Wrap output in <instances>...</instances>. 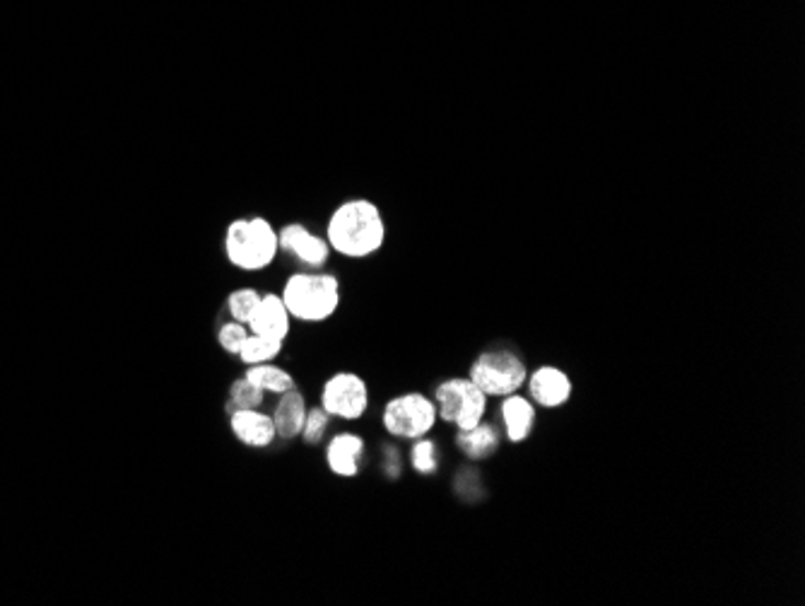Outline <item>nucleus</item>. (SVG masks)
Segmentation results:
<instances>
[{
  "mask_svg": "<svg viewBox=\"0 0 805 606\" xmlns=\"http://www.w3.org/2000/svg\"><path fill=\"white\" fill-rule=\"evenodd\" d=\"M247 380H251L255 387H261L265 394H283L287 389H295L297 382L285 368H280L275 362H261V365H251V368L244 370Z\"/></svg>",
  "mask_w": 805,
  "mask_h": 606,
  "instance_id": "15",
  "label": "nucleus"
},
{
  "mask_svg": "<svg viewBox=\"0 0 805 606\" xmlns=\"http://www.w3.org/2000/svg\"><path fill=\"white\" fill-rule=\"evenodd\" d=\"M229 431L241 445L253 450L271 447L278 440L273 415L263 413L261 409H232V413H229Z\"/></svg>",
  "mask_w": 805,
  "mask_h": 606,
  "instance_id": "9",
  "label": "nucleus"
},
{
  "mask_svg": "<svg viewBox=\"0 0 805 606\" xmlns=\"http://www.w3.org/2000/svg\"><path fill=\"white\" fill-rule=\"evenodd\" d=\"M456 445L461 447L470 459H482L490 457V454L500 445V437H497V431L492 425L478 423L470 431H458L456 435Z\"/></svg>",
  "mask_w": 805,
  "mask_h": 606,
  "instance_id": "16",
  "label": "nucleus"
},
{
  "mask_svg": "<svg viewBox=\"0 0 805 606\" xmlns=\"http://www.w3.org/2000/svg\"><path fill=\"white\" fill-rule=\"evenodd\" d=\"M529 380V391L533 401L543 409H559L572 399L574 385L565 370L555 368V365H541L539 370H533Z\"/></svg>",
  "mask_w": 805,
  "mask_h": 606,
  "instance_id": "10",
  "label": "nucleus"
},
{
  "mask_svg": "<svg viewBox=\"0 0 805 606\" xmlns=\"http://www.w3.org/2000/svg\"><path fill=\"white\" fill-rule=\"evenodd\" d=\"M247 336H249V326L247 324L229 320V322L220 324V329H217V344H220V348L225 353H229V356H237L241 344L247 340Z\"/></svg>",
  "mask_w": 805,
  "mask_h": 606,
  "instance_id": "21",
  "label": "nucleus"
},
{
  "mask_svg": "<svg viewBox=\"0 0 805 606\" xmlns=\"http://www.w3.org/2000/svg\"><path fill=\"white\" fill-rule=\"evenodd\" d=\"M365 454V440L355 433H338L326 445V464L330 474L340 478H355L360 474V462Z\"/></svg>",
  "mask_w": 805,
  "mask_h": 606,
  "instance_id": "12",
  "label": "nucleus"
},
{
  "mask_svg": "<svg viewBox=\"0 0 805 606\" xmlns=\"http://www.w3.org/2000/svg\"><path fill=\"white\" fill-rule=\"evenodd\" d=\"M415 447H413V466L417 474H432L437 472V447H434V442L427 440V437H420V440H413Z\"/></svg>",
  "mask_w": 805,
  "mask_h": 606,
  "instance_id": "22",
  "label": "nucleus"
},
{
  "mask_svg": "<svg viewBox=\"0 0 805 606\" xmlns=\"http://www.w3.org/2000/svg\"><path fill=\"white\" fill-rule=\"evenodd\" d=\"M306 399L302 391L295 387V389H287L280 394L275 409H273V423H275V433L280 440H292V437H300L302 433V425H304V419H306Z\"/></svg>",
  "mask_w": 805,
  "mask_h": 606,
  "instance_id": "13",
  "label": "nucleus"
},
{
  "mask_svg": "<svg viewBox=\"0 0 805 606\" xmlns=\"http://www.w3.org/2000/svg\"><path fill=\"white\" fill-rule=\"evenodd\" d=\"M437 421V403L425 397L423 391H407V394L393 397L381 411V423L387 433L401 440L427 437Z\"/></svg>",
  "mask_w": 805,
  "mask_h": 606,
  "instance_id": "5",
  "label": "nucleus"
},
{
  "mask_svg": "<svg viewBox=\"0 0 805 606\" xmlns=\"http://www.w3.org/2000/svg\"><path fill=\"white\" fill-rule=\"evenodd\" d=\"M468 377L488 397H509L526 382V365L511 350H485L470 365Z\"/></svg>",
  "mask_w": 805,
  "mask_h": 606,
  "instance_id": "6",
  "label": "nucleus"
},
{
  "mask_svg": "<svg viewBox=\"0 0 805 606\" xmlns=\"http://www.w3.org/2000/svg\"><path fill=\"white\" fill-rule=\"evenodd\" d=\"M328 425H330V415L322 403H318V407L306 409V419H304L300 437L306 442V445H318V442L324 440Z\"/></svg>",
  "mask_w": 805,
  "mask_h": 606,
  "instance_id": "20",
  "label": "nucleus"
},
{
  "mask_svg": "<svg viewBox=\"0 0 805 606\" xmlns=\"http://www.w3.org/2000/svg\"><path fill=\"white\" fill-rule=\"evenodd\" d=\"M439 421L456 425L458 431H470L482 423L488 411V394L470 377H452L434 391Z\"/></svg>",
  "mask_w": 805,
  "mask_h": 606,
  "instance_id": "4",
  "label": "nucleus"
},
{
  "mask_svg": "<svg viewBox=\"0 0 805 606\" xmlns=\"http://www.w3.org/2000/svg\"><path fill=\"white\" fill-rule=\"evenodd\" d=\"M283 353V340L268 338V336H259L251 334L247 336L244 344H241L237 358L251 368V365H261V362H275V358Z\"/></svg>",
  "mask_w": 805,
  "mask_h": 606,
  "instance_id": "17",
  "label": "nucleus"
},
{
  "mask_svg": "<svg viewBox=\"0 0 805 606\" xmlns=\"http://www.w3.org/2000/svg\"><path fill=\"white\" fill-rule=\"evenodd\" d=\"M278 245H280V251H285V255H292L297 261H302L306 269L312 271H318L324 269L330 255L328 242L326 237L316 235L314 230H309V227L302 225V223H290L285 227H280L278 230Z\"/></svg>",
  "mask_w": 805,
  "mask_h": 606,
  "instance_id": "8",
  "label": "nucleus"
},
{
  "mask_svg": "<svg viewBox=\"0 0 805 606\" xmlns=\"http://www.w3.org/2000/svg\"><path fill=\"white\" fill-rule=\"evenodd\" d=\"M290 324H292V317H290V312L285 307L283 297H280V293H263L247 326L251 334L283 340L285 344V338L290 336Z\"/></svg>",
  "mask_w": 805,
  "mask_h": 606,
  "instance_id": "11",
  "label": "nucleus"
},
{
  "mask_svg": "<svg viewBox=\"0 0 805 606\" xmlns=\"http://www.w3.org/2000/svg\"><path fill=\"white\" fill-rule=\"evenodd\" d=\"M387 218L369 198H348L330 213L326 242L345 259H369L387 245Z\"/></svg>",
  "mask_w": 805,
  "mask_h": 606,
  "instance_id": "1",
  "label": "nucleus"
},
{
  "mask_svg": "<svg viewBox=\"0 0 805 606\" xmlns=\"http://www.w3.org/2000/svg\"><path fill=\"white\" fill-rule=\"evenodd\" d=\"M292 320L304 324L328 322L340 307V281L334 273H292L280 290Z\"/></svg>",
  "mask_w": 805,
  "mask_h": 606,
  "instance_id": "3",
  "label": "nucleus"
},
{
  "mask_svg": "<svg viewBox=\"0 0 805 606\" xmlns=\"http://www.w3.org/2000/svg\"><path fill=\"white\" fill-rule=\"evenodd\" d=\"M322 407L330 419L360 421L369 409V387L365 377L357 372L340 370L330 375L322 389Z\"/></svg>",
  "mask_w": 805,
  "mask_h": 606,
  "instance_id": "7",
  "label": "nucleus"
},
{
  "mask_svg": "<svg viewBox=\"0 0 805 606\" xmlns=\"http://www.w3.org/2000/svg\"><path fill=\"white\" fill-rule=\"evenodd\" d=\"M502 419H504L507 440L523 442L531 435L533 425H535V409L526 397H521L519 391H514V394L504 397V401H502Z\"/></svg>",
  "mask_w": 805,
  "mask_h": 606,
  "instance_id": "14",
  "label": "nucleus"
},
{
  "mask_svg": "<svg viewBox=\"0 0 805 606\" xmlns=\"http://www.w3.org/2000/svg\"><path fill=\"white\" fill-rule=\"evenodd\" d=\"M229 267L247 273L265 271L280 255L275 225L263 216H244L227 225L222 237Z\"/></svg>",
  "mask_w": 805,
  "mask_h": 606,
  "instance_id": "2",
  "label": "nucleus"
},
{
  "mask_svg": "<svg viewBox=\"0 0 805 606\" xmlns=\"http://www.w3.org/2000/svg\"><path fill=\"white\" fill-rule=\"evenodd\" d=\"M227 399H229V407H232V409H261L263 399H265V391L261 387H255L251 380H247V377L241 375L239 380H235L232 385H229Z\"/></svg>",
  "mask_w": 805,
  "mask_h": 606,
  "instance_id": "19",
  "label": "nucleus"
},
{
  "mask_svg": "<svg viewBox=\"0 0 805 606\" xmlns=\"http://www.w3.org/2000/svg\"><path fill=\"white\" fill-rule=\"evenodd\" d=\"M261 295H263V293H261V290H255V288H249V285L232 290V293H229V295H227V302H225V307H227V314H229V320H235V322H241V324H249V320H251V314H253L255 305H259V300H261Z\"/></svg>",
  "mask_w": 805,
  "mask_h": 606,
  "instance_id": "18",
  "label": "nucleus"
}]
</instances>
